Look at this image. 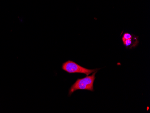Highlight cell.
I'll return each instance as SVG.
<instances>
[{"label":"cell","mask_w":150,"mask_h":113,"mask_svg":"<svg viewBox=\"0 0 150 113\" xmlns=\"http://www.w3.org/2000/svg\"><path fill=\"white\" fill-rule=\"evenodd\" d=\"M96 72H94L92 75L86 77L84 78L78 79L76 82L71 86L69 95L70 96L75 91L78 90H87L93 91V83L95 79V75Z\"/></svg>","instance_id":"cell-1"},{"label":"cell","mask_w":150,"mask_h":113,"mask_svg":"<svg viewBox=\"0 0 150 113\" xmlns=\"http://www.w3.org/2000/svg\"><path fill=\"white\" fill-rule=\"evenodd\" d=\"M133 37V35H131L130 33H125L123 34V37H122V41H124V40H125L131 38Z\"/></svg>","instance_id":"cell-4"},{"label":"cell","mask_w":150,"mask_h":113,"mask_svg":"<svg viewBox=\"0 0 150 113\" xmlns=\"http://www.w3.org/2000/svg\"><path fill=\"white\" fill-rule=\"evenodd\" d=\"M124 45L126 46V48H133L136 46L138 45V42L137 38L132 37L131 38L125 40L123 41Z\"/></svg>","instance_id":"cell-3"},{"label":"cell","mask_w":150,"mask_h":113,"mask_svg":"<svg viewBox=\"0 0 150 113\" xmlns=\"http://www.w3.org/2000/svg\"><path fill=\"white\" fill-rule=\"evenodd\" d=\"M62 70L65 71L69 72V74L73 73H79V74H84L88 76L92 72L97 71L99 69H94V70H90L86 69L82 67L80 65L73 61L69 60L65 62L62 65Z\"/></svg>","instance_id":"cell-2"}]
</instances>
